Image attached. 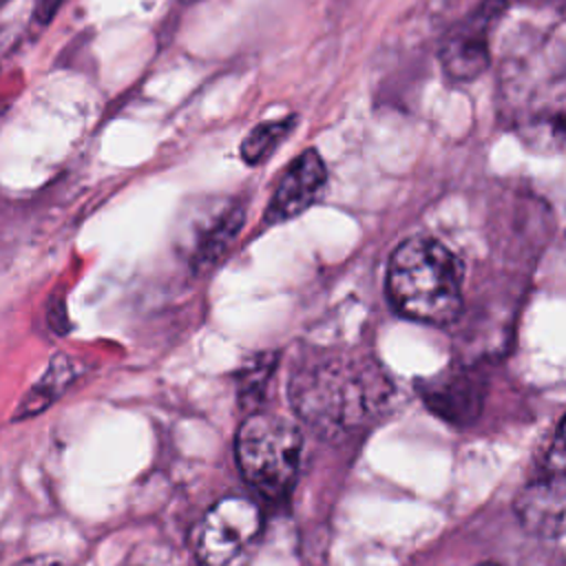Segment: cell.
Masks as SVG:
<instances>
[{
  "instance_id": "6da1fadb",
  "label": "cell",
  "mask_w": 566,
  "mask_h": 566,
  "mask_svg": "<svg viewBox=\"0 0 566 566\" xmlns=\"http://www.w3.org/2000/svg\"><path fill=\"white\" fill-rule=\"evenodd\" d=\"M391 385L371 358L318 354L296 367L290 382L294 411L316 431L338 436L374 420Z\"/></svg>"
},
{
  "instance_id": "7a4b0ae2",
  "label": "cell",
  "mask_w": 566,
  "mask_h": 566,
  "mask_svg": "<svg viewBox=\"0 0 566 566\" xmlns=\"http://www.w3.org/2000/svg\"><path fill=\"white\" fill-rule=\"evenodd\" d=\"M387 296L402 316L449 325L462 310V268L438 239H405L389 256Z\"/></svg>"
},
{
  "instance_id": "3957f363",
  "label": "cell",
  "mask_w": 566,
  "mask_h": 566,
  "mask_svg": "<svg viewBox=\"0 0 566 566\" xmlns=\"http://www.w3.org/2000/svg\"><path fill=\"white\" fill-rule=\"evenodd\" d=\"M298 429L274 413L250 416L237 433V462L245 482L263 497H283L298 473Z\"/></svg>"
},
{
  "instance_id": "277c9868",
  "label": "cell",
  "mask_w": 566,
  "mask_h": 566,
  "mask_svg": "<svg viewBox=\"0 0 566 566\" xmlns=\"http://www.w3.org/2000/svg\"><path fill=\"white\" fill-rule=\"evenodd\" d=\"M263 533L259 506L248 497H223L195 524L190 542L199 566H248Z\"/></svg>"
},
{
  "instance_id": "5b68a950",
  "label": "cell",
  "mask_w": 566,
  "mask_h": 566,
  "mask_svg": "<svg viewBox=\"0 0 566 566\" xmlns=\"http://www.w3.org/2000/svg\"><path fill=\"white\" fill-rule=\"evenodd\" d=\"M564 422L559 420L515 500V513L531 533L555 537L564 528Z\"/></svg>"
},
{
  "instance_id": "8992f818",
  "label": "cell",
  "mask_w": 566,
  "mask_h": 566,
  "mask_svg": "<svg viewBox=\"0 0 566 566\" xmlns=\"http://www.w3.org/2000/svg\"><path fill=\"white\" fill-rule=\"evenodd\" d=\"M506 0H482L455 22L440 42V66L451 82H473L491 64V31L504 15Z\"/></svg>"
},
{
  "instance_id": "52a82bcc",
  "label": "cell",
  "mask_w": 566,
  "mask_h": 566,
  "mask_svg": "<svg viewBox=\"0 0 566 566\" xmlns=\"http://www.w3.org/2000/svg\"><path fill=\"white\" fill-rule=\"evenodd\" d=\"M327 184V168L316 148H307L290 161L263 212V226L290 221L312 208Z\"/></svg>"
},
{
  "instance_id": "ba28073f",
  "label": "cell",
  "mask_w": 566,
  "mask_h": 566,
  "mask_svg": "<svg viewBox=\"0 0 566 566\" xmlns=\"http://www.w3.org/2000/svg\"><path fill=\"white\" fill-rule=\"evenodd\" d=\"M427 407L453 424H469L480 416L484 382L471 369H447L420 382Z\"/></svg>"
},
{
  "instance_id": "9c48e42d",
  "label": "cell",
  "mask_w": 566,
  "mask_h": 566,
  "mask_svg": "<svg viewBox=\"0 0 566 566\" xmlns=\"http://www.w3.org/2000/svg\"><path fill=\"white\" fill-rule=\"evenodd\" d=\"M245 221L243 203L232 201L223 210H219L199 232L190 250V268L197 274L212 270L230 250L232 241L241 232Z\"/></svg>"
},
{
  "instance_id": "30bf717a",
  "label": "cell",
  "mask_w": 566,
  "mask_h": 566,
  "mask_svg": "<svg viewBox=\"0 0 566 566\" xmlns=\"http://www.w3.org/2000/svg\"><path fill=\"white\" fill-rule=\"evenodd\" d=\"M75 378V365L69 356L57 354L46 371L42 374V378L29 389V394L22 398L15 418H29L40 413L42 409H46L53 400H57V396L73 382Z\"/></svg>"
},
{
  "instance_id": "8fae6325",
  "label": "cell",
  "mask_w": 566,
  "mask_h": 566,
  "mask_svg": "<svg viewBox=\"0 0 566 566\" xmlns=\"http://www.w3.org/2000/svg\"><path fill=\"white\" fill-rule=\"evenodd\" d=\"M298 117L296 115H287L281 119H270V122H261L256 124L241 142V159L248 166H259L265 159H270L274 155V150L279 148V144L294 130Z\"/></svg>"
},
{
  "instance_id": "7c38bea8",
  "label": "cell",
  "mask_w": 566,
  "mask_h": 566,
  "mask_svg": "<svg viewBox=\"0 0 566 566\" xmlns=\"http://www.w3.org/2000/svg\"><path fill=\"white\" fill-rule=\"evenodd\" d=\"M64 0H35V7H33V20L40 24V27H46L55 13L60 11Z\"/></svg>"
},
{
  "instance_id": "4fadbf2b",
  "label": "cell",
  "mask_w": 566,
  "mask_h": 566,
  "mask_svg": "<svg viewBox=\"0 0 566 566\" xmlns=\"http://www.w3.org/2000/svg\"><path fill=\"white\" fill-rule=\"evenodd\" d=\"M15 566H69L60 559H53V557H31V559H22L18 562Z\"/></svg>"
},
{
  "instance_id": "5bb4252c",
  "label": "cell",
  "mask_w": 566,
  "mask_h": 566,
  "mask_svg": "<svg viewBox=\"0 0 566 566\" xmlns=\"http://www.w3.org/2000/svg\"><path fill=\"white\" fill-rule=\"evenodd\" d=\"M7 2H9V0H0V9H2Z\"/></svg>"
},
{
  "instance_id": "9a60e30c",
  "label": "cell",
  "mask_w": 566,
  "mask_h": 566,
  "mask_svg": "<svg viewBox=\"0 0 566 566\" xmlns=\"http://www.w3.org/2000/svg\"><path fill=\"white\" fill-rule=\"evenodd\" d=\"M480 566H497V564H480Z\"/></svg>"
},
{
  "instance_id": "2e32d148",
  "label": "cell",
  "mask_w": 566,
  "mask_h": 566,
  "mask_svg": "<svg viewBox=\"0 0 566 566\" xmlns=\"http://www.w3.org/2000/svg\"><path fill=\"white\" fill-rule=\"evenodd\" d=\"M184 2H195V0H184Z\"/></svg>"
}]
</instances>
